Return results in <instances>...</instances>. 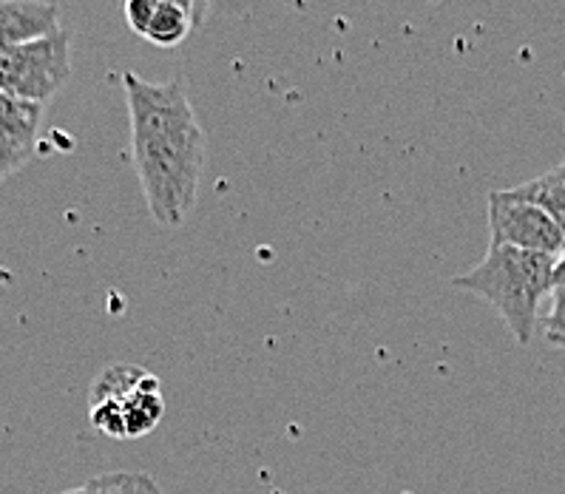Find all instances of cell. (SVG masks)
Listing matches in <instances>:
<instances>
[{
  "instance_id": "obj_1",
  "label": "cell",
  "mask_w": 565,
  "mask_h": 494,
  "mask_svg": "<svg viewBox=\"0 0 565 494\" xmlns=\"http://www.w3.org/2000/svg\"><path fill=\"white\" fill-rule=\"evenodd\" d=\"M131 154L148 214L160 227H180L196 207L205 131H202L182 77L151 83L137 72L122 74Z\"/></svg>"
},
{
  "instance_id": "obj_2",
  "label": "cell",
  "mask_w": 565,
  "mask_h": 494,
  "mask_svg": "<svg viewBox=\"0 0 565 494\" xmlns=\"http://www.w3.org/2000/svg\"><path fill=\"white\" fill-rule=\"evenodd\" d=\"M557 259L518 247L489 245V254L469 273L455 276V288L489 301L518 344H529L537 330L540 304L554 290Z\"/></svg>"
},
{
  "instance_id": "obj_3",
  "label": "cell",
  "mask_w": 565,
  "mask_h": 494,
  "mask_svg": "<svg viewBox=\"0 0 565 494\" xmlns=\"http://www.w3.org/2000/svg\"><path fill=\"white\" fill-rule=\"evenodd\" d=\"M72 77V43L63 29L9 49L0 57V92L14 100L46 103Z\"/></svg>"
},
{
  "instance_id": "obj_4",
  "label": "cell",
  "mask_w": 565,
  "mask_h": 494,
  "mask_svg": "<svg viewBox=\"0 0 565 494\" xmlns=\"http://www.w3.org/2000/svg\"><path fill=\"white\" fill-rule=\"evenodd\" d=\"M489 245L518 247L554 259L565 254L563 234L548 214L532 202L514 200L505 191L489 194Z\"/></svg>"
},
{
  "instance_id": "obj_5",
  "label": "cell",
  "mask_w": 565,
  "mask_h": 494,
  "mask_svg": "<svg viewBox=\"0 0 565 494\" xmlns=\"http://www.w3.org/2000/svg\"><path fill=\"white\" fill-rule=\"evenodd\" d=\"M41 103L14 100L0 92V182L32 157L41 135Z\"/></svg>"
},
{
  "instance_id": "obj_6",
  "label": "cell",
  "mask_w": 565,
  "mask_h": 494,
  "mask_svg": "<svg viewBox=\"0 0 565 494\" xmlns=\"http://www.w3.org/2000/svg\"><path fill=\"white\" fill-rule=\"evenodd\" d=\"M57 7L49 0H0V57L14 46L52 34Z\"/></svg>"
},
{
  "instance_id": "obj_7",
  "label": "cell",
  "mask_w": 565,
  "mask_h": 494,
  "mask_svg": "<svg viewBox=\"0 0 565 494\" xmlns=\"http://www.w3.org/2000/svg\"><path fill=\"white\" fill-rule=\"evenodd\" d=\"M106 401H114V398H106ZM117 404H120L122 421H126V438H142V434L153 432L166 415L160 382L151 373L142 375V382L126 398H117Z\"/></svg>"
},
{
  "instance_id": "obj_8",
  "label": "cell",
  "mask_w": 565,
  "mask_h": 494,
  "mask_svg": "<svg viewBox=\"0 0 565 494\" xmlns=\"http://www.w3.org/2000/svg\"><path fill=\"white\" fill-rule=\"evenodd\" d=\"M505 194H512L514 200L532 202L540 211L548 214V219L559 227V234L565 239V185L554 180L552 174H543L537 180H529L523 185L505 187Z\"/></svg>"
},
{
  "instance_id": "obj_9",
  "label": "cell",
  "mask_w": 565,
  "mask_h": 494,
  "mask_svg": "<svg viewBox=\"0 0 565 494\" xmlns=\"http://www.w3.org/2000/svg\"><path fill=\"white\" fill-rule=\"evenodd\" d=\"M196 29L191 12H185L182 7H173V3H166L162 0L160 12L153 14L151 26L146 32V41H151L153 46L160 49H173L180 46L182 41H188V34Z\"/></svg>"
},
{
  "instance_id": "obj_10",
  "label": "cell",
  "mask_w": 565,
  "mask_h": 494,
  "mask_svg": "<svg viewBox=\"0 0 565 494\" xmlns=\"http://www.w3.org/2000/svg\"><path fill=\"white\" fill-rule=\"evenodd\" d=\"M88 494H166L146 472H108L86 483Z\"/></svg>"
},
{
  "instance_id": "obj_11",
  "label": "cell",
  "mask_w": 565,
  "mask_h": 494,
  "mask_svg": "<svg viewBox=\"0 0 565 494\" xmlns=\"http://www.w3.org/2000/svg\"><path fill=\"white\" fill-rule=\"evenodd\" d=\"M545 339L552 341L554 347L565 350V288H554L548 296V310L543 319Z\"/></svg>"
},
{
  "instance_id": "obj_12",
  "label": "cell",
  "mask_w": 565,
  "mask_h": 494,
  "mask_svg": "<svg viewBox=\"0 0 565 494\" xmlns=\"http://www.w3.org/2000/svg\"><path fill=\"white\" fill-rule=\"evenodd\" d=\"M162 0H122V14H126L131 32L146 37L148 26H151L153 14L160 12Z\"/></svg>"
},
{
  "instance_id": "obj_13",
  "label": "cell",
  "mask_w": 565,
  "mask_h": 494,
  "mask_svg": "<svg viewBox=\"0 0 565 494\" xmlns=\"http://www.w3.org/2000/svg\"><path fill=\"white\" fill-rule=\"evenodd\" d=\"M211 9H213V0H193V23H196V29L207 21Z\"/></svg>"
},
{
  "instance_id": "obj_14",
  "label": "cell",
  "mask_w": 565,
  "mask_h": 494,
  "mask_svg": "<svg viewBox=\"0 0 565 494\" xmlns=\"http://www.w3.org/2000/svg\"><path fill=\"white\" fill-rule=\"evenodd\" d=\"M554 288H565V254L557 256V268H554Z\"/></svg>"
},
{
  "instance_id": "obj_15",
  "label": "cell",
  "mask_w": 565,
  "mask_h": 494,
  "mask_svg": "<svg viewBox=\"0 0 565 494\" xmlns=\"http://www.w3.org/2000/svg\"><path fill=\"white\" fill-rule=\"evenodd\" d=\"M548 174H552L554 180H557V182H563V185H565V160L559 162V165H554L552 171H548Z\"/></svg>"
},
{
  "instance_id": "obj_16",
  "label": "cell",
  "mask_w": 565,
  "mask_h": 494,
  "mask_svg": "<svg viewBox=\"0 0 565 494\" xmlns=\"http://www.w3.org/2000/svg\"><path fill=\"white\" fill-rule=\"evenodd\" d=\"M63 494H88V488L86 486H77V488H68V492H63Z\"/></svg>"
}]
</instances>
